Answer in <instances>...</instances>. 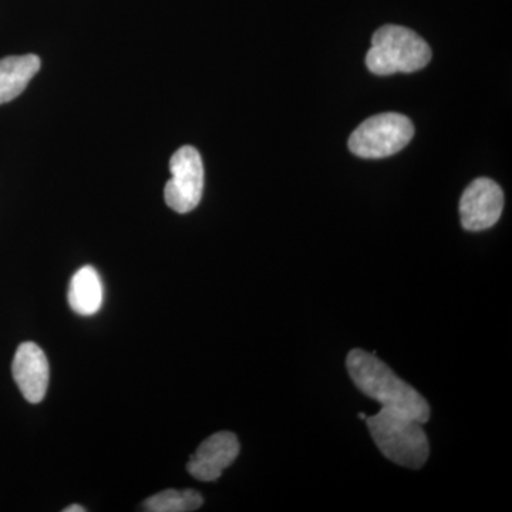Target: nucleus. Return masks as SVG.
<instances>
[{"label": "nucleus", "instance_id": "9d476101", "mask_svg": "<svg viewBox=\"0 0 512 512\" xmlns=\"http://www.w3.org/2000/svg\"><path fill=\"white\" fill-rule=\"evenodd\" d=\"M104 291L99 274L93 266H83L70 281L69 305L79 315L90 316L100 311Z\"/></svg>", "mask_w": 512, "mask_h": 512}, {"label": "nucleus", "instance_id": "0eeeda50", "mask_svg": "<svg viewBox=\"0 0 512 512\" xmlns=\"http://www.w3.org/2000/svg\"><path fill=\"white\" fill-rule=\"evenodd\" d=\"M239 454V441L234 433L221 431L202 441L201 446L192 454L187 464L188 473L195 480H218L225 468L234 463Z\"/></svg>", "mask_w": 512, "mask_h": 512}, {"label": "nucleus", "instance_id": "9b49d317", "mask_svg": "<svg viewBox=\"0 0 512 512\" xmlns=\"http://www.w3.org/2000/svg\"><path fill=\"white\" fill-rule=\"evenodd\" d=\"M201 494L194 490H165L144 501V510L150 512H190L201 508Z\"/></svg>", "mask_w": 512, "mask_h": 512}, {"label": "nucleus", "instance_id": "7ed1b4c3", "mask_svg": "<svg viewBox=\"0 0 512 512\" xmlns=\"http://www.w3.org/2000/svg\"><path fill=\"white\" fill-rule=\"evenodd\" d=\"M431 60V49L423 37L403 26H382L372 39L366 56V66L377 76L413 73Z\"/></svg>", "mask_w": 512, "mask_h": 512}, {"label": "nucleus", "instance_id": "39448f33", "mask_svg": "<svg viewBox=\"0 0 512 512\" xmlns=\"http://www.w3.org/2000/svg\"><path fill=\"white\" fill-rule=\"evenodd\" d=\"M171 180L164 188L168 207L187 214L198 207L204 191V164L197 148L181 147L170 161Z\"/></svg>", "mask_w": 512, "mask_h": 512}, {"label": "nucleus", "instance_id": "1a4fd4ad", "mask_svg": "<svg viewBox=\"0 0 512 512\" xmlns=\"http://www.w3.org/2000/svg\"><path fill=\"white\" fill-rule=\"evenodd\" d=\"M40 64L36 55L0 59V104L9 103L25 92L30 80L39 72Z\"/></svg>", "mask_w": 512, "mask_h": 512}, {"label": "nucleus", "instance_id": "f8f14e48", "mask_svg": "<svg viewBox=\"0 0 512 512\" xmlns=\"http://www.w3.org/2000/svg\"><path fill=\"white\" fill-rule=\"evenodd\" d=\"M64 512H86V508L82 505H70V507L64 508Z\"/></svg>", "mask_w": 512, "mask_h": 512}, {"label": "nucleus", "instance_id": "f257e3e1", "mask_svg": "<svg viewBox=\"0 0 512 512\" xmlns=\"http://www.w3.org/2000/svg\"><path fill=\"white\" fill-rule=\"evenodd\" d=\"M346 367L357 389L382 404L384 409L407 414L423 424L430 420L427 400L400 379L375 353L353 349L346 359Z\"/></svg>", "mask_w": 512, "mask_h": 512}, {"label": "nucleus", "instance_id": "6e6552de", "mask_svg": "<svg viewBox=\"0 0 512 512\" xmlns=\"http://www.w3.org/2000/svg\"><path fill=\"white\" fill-rule=\"evenodd\" d=\"M12 375L20 392L29 403L45 399L50 370L45 352L36 343H22L13 357Z\"/></svg>", "mask_w": 512, "mask_h": 512}, {"label": "nucleus", "instance_id": "f03ea898", "mask_svg": "<svg viewBox=\"0 0 512 512\" xmlns=\"http://www.w3.org/2000/svg\"><path fill=\"white\" fill-rule=\"evenodd\" d=\"M365 421L376 446L390 461L413 470L426 464L430 446L423 423L384 407Z\"/></svg>", "mask_w": 512, "mask_h": 512}, {"label": "nucleus", "instance_id": "20e7f679", "mask_svg": "<svg viewBox=\"0 0 512 512\" xmlns=\"http://www.w3.org/2000/svg\"><path fill=\"white\" fill-rule=\"evenodd\" d=\"M414 136L409 117L397 113L377 114L363 121L349 138V148L360 158H384L403 150Z\"/></svg>", "mask_w": 512, "mask_h": 512}, {"label": "nucleus", "instance_id": "423d86ee", "mask_svg": "<svg viewBox=\"0 0 512 512\" xmlns=\"http://www.w3.org/2000/svg\"><path fill=\"white\" fill-rule=\"evenodd\" d=\"M504 208V192L490 178H477L460 200L461 224L467 231H484L494 227Z\"/></svg>", "mask_w": 512, "mask_h": 512}]
</instances>
